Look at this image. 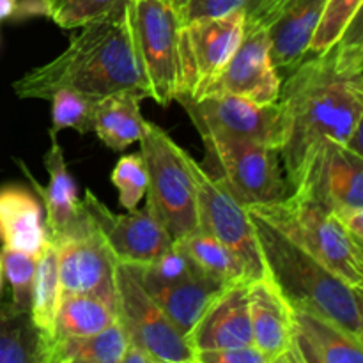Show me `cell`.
Instances as JSON below:
<instances>
[{"label": "cell", "instance_id": "cell-12", "mask_svg": "<svg viewBox=\"0 0 363 363\" xmlns=\"http://www.w3.org/2000/svg\"><path fill=\"white\" fill-rule=\"evenodd\" d=\"M55 247L60 296H96L117 314L116 269L119 261L91 216L77 233L64 238Z\"/></svg>", "mask_w": 363, "mask_h": 363}, {"label": "cell", "instance_id": "cell-11", "mask_svg": "<svg viewBox=\"0 0 363 363\" xmlns=\"http://www.w3.org/2000/svg\"><path fill=\"white\" fill-rule=\"evenodd\" d=\"M174 101L183 106L199 135L245 138L280 151L284 124L279 101L257 105L240 96H208L202 99L177 96Z\"/></svg>", "mask_w": 363, "mask_h": 363}, {"label": "cell", "instance_id": "cell-10", "mask_svg": "<svg viewBox=\"0 0 363 363\" xmlns=\"http://www.w3.org/2000/svg\"><path fill=\"white\" fill-rule=\"evenodd\" d=\"M147 98L169 106L177 94L179 18L172 0H131Z\"/></svg>", "mask_w": 363, "mask_h": 363}, {"label": "cell", "instance_id": "cell-15", "mask_svg": "<svg viewBox=\"0 0 363 363\" xmlns=\"http://www.w3.org/2000/svg\"><path fill=\"white\" fill-rule=\"evenodd\" d=\"M82 204L123 264H147L172 248L174 240L147 208L113 213L91 190H85Z\"/></svg>", "mask_w": 363, "mask_h": 363}, {"label": "cell", "instance_id": "cell-9", "mask_svg": "<svg viewBox=\"0 0 363 363\" xmlns=\"http://www.w3.org/2000/svg\"><path fill=\"white\" fill-rule=\"evenodd\" d=\"M116 287L117 321L130 342L152 354L158 363H194L195 354L184 335L145 291L135 266L117 262Z\"/></svg>", "mask_w": 363, "mask_h": 363}, {"label": "cell", "instance_id": "cell-13", "mask_svg": "<svg viewBox=\"0 0 363 363\" xmlns=\"http://www.w3.org/2000/svg\"><path fill=\"white\" fill-rule=\"evenodd\" d=\"M296 190L305 191L339 220L363 211L362 152L339 142H321Z\"/></svg>", "mask_w": 363, "mask_h": 363}, {"label": "cell", "instance_id": "cell-26", "mask_svg": "<svg viewBox=\"0 0 363 363\" xmlns=\"http://www.w3.org/2000/svg\"><path fill=\"white\" fill-rule=\"evenodd\" d=\"M59 301L60 287L59 272H57V247L48 240L45 252L39 255L38 264H35L30 308H28L32 325L41 339V353L43 346L55 337V318Z\"/></svg>", "mask_w": 363, "mask_h": 363}, {"label": "cell", "instance_id": "cell-22", "mask_svg": "<svg viewBox=\"0 0 363 363\" xmlns=\"http://www.w3.org/2000/svg\"><path fill=\"white\" fill-rule=\"evenodd\" d=\"M137 275L145 291L155 298V301L169 315L170 321L181 330L184 339H186V333L194 328L197 319L201 318L209 300L223 287L222 284L215 282L199 269L186 279L176 280V282H160V280L149 279V277L140 275L138 269Z\"/></svg>", "mask_w": 363, "mask_h": 363}, {"label": "cell", "instance_id": "cell-21", "mask_svg": "<svg viewBox=\"0 0 363 363\" xmlns=\"http://www.w3.org/2000/svg\"><path fill=\"white\" fill-rule=\"evenodd\" d=\"M0 243L35 259L48 245L43 204L18 184L0 186Z\"/></svg>", "mask_w": 363, "mask_h": 363}, {"label": "cell", "instance_id": "cell-32", "mask_svg": "<svg viewBox=\"0 0 363 363\" xmlns=\"http://www.w3.org/2000/svg\"><path fill=\"white\" fill-rule=\"evenodd\" d=\"M123 0H59L48 13L50 20L64 30L80 28L110 13Z\"/></svg>", "mask_w": 363, "mask_h": 363}, {"label": "cell", "instance_id": "cell-17", "mask_svg": "<svg viewBox=\"0 0 363 363\" xmlns=\"http://www.w3.org/2000/svg\"><path fill=\"white\" fill-rule=\"evenodd\" d=\"M252 346L268 363H296L293 307L268 275L248 282Z\"/></svg>", "mask_w": 363, "mask_h": 363}, {"label": "cell", "instance_id": "cell-20", "mask_svg": "<svg viewBox=\"0 0 363 363\" xmlns=\"http://www.w3.org/2000/svg\"><path fill=\"white\" fill-rule=\"evenodd\" d=\"M296 363H362L363 342L325 315L293 308Z\"/></svg>", "mask_w": 363, "mask_h": 363}, {"label": "cell", "instance_id": "cell-28", "mask_svg": "<svg viewBox=\"0 0 363 363\" xmlns=\"http://www.w3.org/2000/svg\"><path fill=\"white\" fill-rule=\"evenodd\" d=\"M98 99L73 87H60L52 94V128L50 138H57L62 130H74L85 135L94 130V112Z\"/></svg>", "mask_w": 363, "mask_h": 363}, {"label": "cell", "instance_id": "cell-18", "mask_svg": "<svg viewBox=\"0 0 363 363\" xmlns=\"http://www.w3.org/2000/svg\"><path fill=\"white\" fill-rule=\"evenodd\" d=\"M247 287L248 282L229 284L209 300L194 328L186 333V342L194 354L252 346Z\"/></svg>", "mask_w": 363, "mask_h": 363}, {"label": "cell", "instance_id": "cell-33", "mask_svg": "<svg viewBox=\"0 0 363 363\" xmlns=\"http://www.w3.org/2000/svg\"><path fill=\"white\" fill-rule=\"evenodd\" d=\"M181 23L199 18H218L234 11L247 13L255 0H172Z\"/></svg>", "mask_w": 363, "mask_h": 363}, {"label": "cell", "instance_id": "cell-19", "mask_svg": "<svg viewBox=\"0 0 363 363\" xmlns=\"http://www.w3.org/2000/svg\"><path fill=\"white\" fill-rule=\"evenodd\" d=\"M50 140H52V145L43 158L45 169L48 172V184L46 186H43L34 179L25 163L20 162V169L27 174L35 194L41 197L48 240L53 243H59L64 238L77 233L87 222L89 215L84 209L82 201L78 199L77 184H74L73 176L67 169L62 147L57 142V138H50Z\"/></svg>", "mask_w": 363, "mask_h": 363}, {"label": "cell", "instance_id": "cell-3", "mask_svg": "<svg viewBox=\"0 0 363 363\" xmlns=\"http://www.w3.org/2000/svg\"><path fill=\"white\" fill-rule=\"evenodd\" d=\"M250 220L266 275L291 307L325 315L363 342L362 287L347 284L254 213Z\"/></svg>", "mask_w": 363, "mask_h": 363}, {"label": "cell", "instance_id": "cell-25", "mask_svg": "<svg viewBox=\"0 0 363 363\" xmlns=\"http://www.w3.org/2000/svg\"><path fill=\"white\" fill-rule=\"evenodd\" d=\"M174 247L183 252L199 272L222 286L250 282L240 257L227 245L202 230L179 238L174 241Z\"/></svg>", "mask_w": 363, "mask_h": 363}, {"label": "cell", "instance_id": "cell-5", "mask_svg": "<svg viewBox=\"0 0 363 363\" xmlns=\"http://www.w3.org/2000/svg\"><path fill=\"white\" fill-rule=\"evenodd\" d=\"M147 174L145 208L174 241L197 233L199 215L195 188L179 156V145L158 124L144 121L138 138Z\"/></svg>", "mask_w": 363, "mask_h": 363}, {"label": "cell", "instance_id": "cell-31", "mask_svg": "<svg viewBox=\"0 0 363 363\" xmlns=\"http://www.w3.org/2000/svg\"><path fill=\"white\" fill-rule=\"evenodd\" d=\"M112 183L119 191V204L126 211L137 209L147 190V174L140 152L124 155L116 163L112 172Z\"/></svg>", "mask_w": 363, "mask_h": 363}, {"label": "cell", "instance_id": "cell-35", "mask_svg": "<svg viewBox=\"0 0 363 363\" xmlns=\"http://www.w3.org/2000/svg\"><path fill=\"white\" fill-rule=\"evenodd\" d=\"M121 363H158V360L145 350H142L140 346L128 340L126 351H124L123 358H121Z\"/></svg>", "mask_w": 363, "mask_h": 363}, {"label": "cell", "instance_id": "cell-14", "mask_svg": "<svg viewBox=\"0 0 363 363\" xmlns=\"http://www.w3.org/2000/svg\"><path fill=\"white\" fill-rule=\"evenodd\" d=\"M282 78L272 59V41L262 25L245 20L243 35L208 96H240L257 105L279 101Z\"/></svg>", "mask_w": 363, "mask_h": 363}, {"label": "cell", "instance_id": "cell-6", "mask_svg": "<svg viewBox=\"0 0 363 363\" xmlns=\"http://www.w3.org/2000/svg\"><path fill=\"white\" fill-rule=\"evenodd\" d=\"M206 169L245 206L269 204L289 194L279 151L257 142L202 133Z\"/></svg>", "mask_w": 363, "mask_h": 363}, {"label": "cell", "instance_id": "cell-1", "mask_svg": "<svg viewBox=\"0 0 363 363\" xmlns=\"http://www.w3.org/2000/svg\"><path fill=\"white\" fill-rule=\"evenodd\" d=\"M284 140L280 162L289 191L303 181L325 140L362 152L363 43L360 14L330 48L308 53L280 87Z\"/></svg>", "mask_w": 363, "mask_h": 363}, {"label": "cell", "instance_id": "cell-29", "mask_svg": "<svg viewBox=\"0 0 363 363\" xmlns=\"http://www.w3.org/2000/svg\"><path fill=\"white\" fill-rule=\"evenodd\" d=\"M363 0H326L321 16L312 34L308 53H318L335 45L344 34L351 21L360 14Z\"/></svg>", "mask_w": 363, "mask_h": 363}, {"label": "cell", "instance_id": "cell-24", "mask_svg": "<svg viewBox=\"0 0 363 363\" xmlns=\"http://www.w3.org/2000/svg\"><path fill=\"white\" fill-rule=\"evenodd\" d=\"M128 335L121 323L94 335L55 337L43 346V363H121Z\"/></svg>", "mask_w": 363, "mask_h": 363}, {"label": "cell", "instance_id": "cell-34", "mask_svg": "<svg viewBox=\"0 0 363 363\" xmlns=\"http://www.w3.org/2000/svg\"><path fill=\"white\" fill-rule=\"evenodd\" d=\"M195 363H268L254 346L229 347V350L201 351L195 354Z\"/></svg>", "mask_w": 363, "mask_h": 363}, {"label": "cell", "instance_id": "cell-27", "mask_svg": "<svg viewBox=\"0 0 363 363\" xmlns=\"http://www.w3.org/2000/svg\"><path fill=\"white\" fill-rule=\"evenodd\" d=\"M113 323H117L116 311L103 300L87 294H67L60 296L57 308L55 337L94 335Z\"/></svg>", "mask_w": 363, "mask_h": 363}, {"label": "cell", "instance_id": "cell-7", "mask_svg": "<svg viewBox=\"0 0 363 363\" xmlns=\"http://www.w3.org/2000/svg\"><path fill=\"white\" fill-rule=\"evenodd\" d=\"M179 156L195 188L199 229L222 241L240 257L250 282L261 279L266 269L247 206L183 147Z\"/></svg>", "mask_w": 363, "mask_h": 363}, {"label": "cell", "instance_id": "cell-23", "mask_svg": "<svg viewBox=\"0 0 363 363\" xmlns=\"http://www.w3.org/2000/svg\"><path fill=\"white\" fill-rule=\"evenodd\" d=\"M144 98L137 89H123L98 99L94 112V133L106 147L121 152L138 142L144 126L140 101Z\"/></svg>", "mask_w": 363, "mask_h": 363}, {"label": "cell", "instance_id": "cell-8", "mask_svg": "<svg viewBox=\"0 0 363 363\" xmlns=\"http://www.w3.org/2000/svg\"><path fill=\"white\" fill-rule=\"evenodd\" d=\"M245 11L218 18H199L177 32V96L202 99L241 41Z\"/></svg>", "mask_w": 363, "mask_h": 363}, {"label": "cell", "instance_id": "cell-36", "mask_svg": "<svg viewBox=\"0 0 363 363\" xmlns=\"http://www.w3.org/2000/svg\"><path fill=\"white\" fill-rule=\"evenodd\" d=\"M18 0H0V21L14 16Z\"/></svg>", "mask_w": 363, "mask_h": 363}, {"label": "cell", "instance_id": "cell-4", "mask_svg": "<svg viewBox=\"0 0 363 363\" xmlns=\"http://www.w3.org/2000/svg\"><path fill=\"white\" fill-rule=\"evenodd\" d=\"M247 209L347 284L363 289V243L305 191L293 190L280 201Z\"/></svg>", "mask_w": 363, "mask_h": 363}, {"label": "cell", "instance_id": "cell-16", "mask_svg": "<svg viewBox=\"0 0 363 363\" xmlns=\"http://www.w3.org/2000/svg\"><path fill=\"white\" fill-rule=\"evenodd\" d=\"M326 0H255L245 20L268 30L277 69H293L308 55L312 34Z\"/></svg>", "mask_w": 363, "mask_h": 363}, {"label": "cell", "instance_id": "cell-2", "mask_svg": "<svg viewBox=\"0 0 363 363\" xmlns=\"http://www.w3.org/2000/svg\"><path fill=\"white\" fill-rule=\"evenodd\" d=\"M11 87L20 99H50L60 87L94 98L137 89L147 98L131 0L80 27L60 55L28 69Z\"/></svg>", "mask_w": 363, "mask_h": 363}, {"label": "cell", "instance_id": "cell-30", "mask_svg": "<svg viewBox=\"0 0 363 363\" xmlns=\"http://www.w3.org/2000/svg\"><path fill=\"white\" fill-rule=\"evenodd\" d=\"M0 257H2L4 277L11 286V303L20 311L28 312L38 259L9 248H2Z\"/></svg>", "mask_w": 363, "mask_h": 363}]
</instances>
